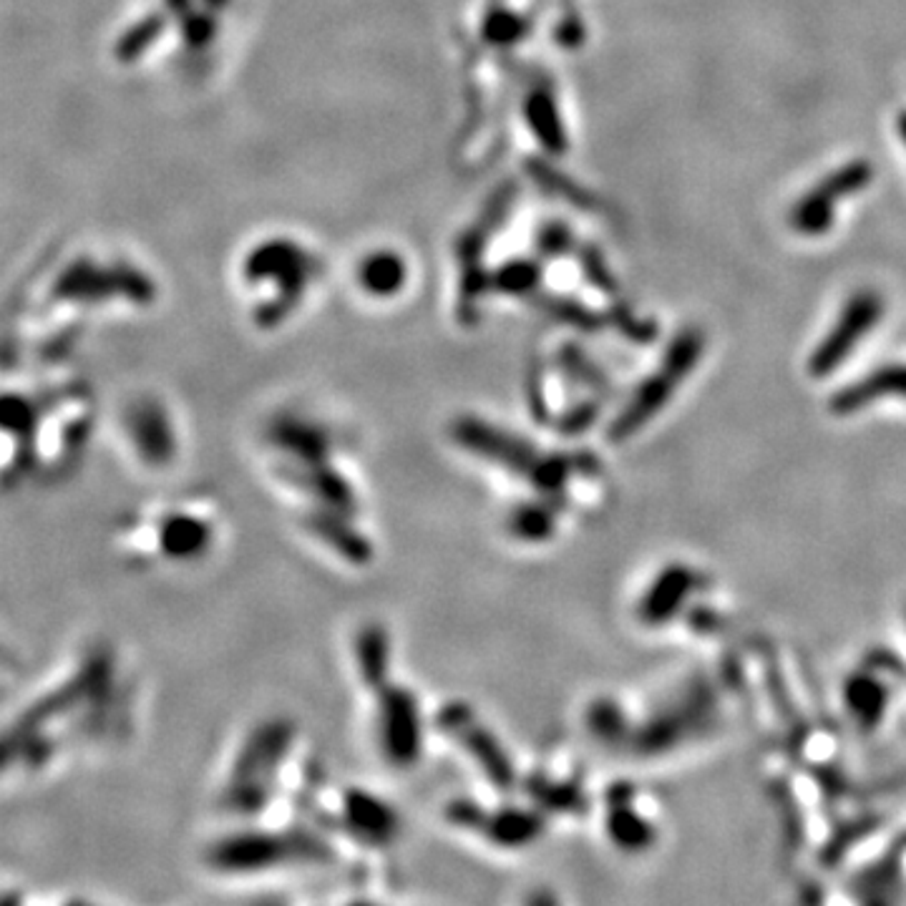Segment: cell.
<instances>
[{
	"label": "cell",
	"instance_id": "cell-18",
	"mask_svg": "<svg viewBox=\"0 0 906 906\" xmlns=\"http://www.w3.org/2000/svg\"><path fill=\"white\" fill-rule=\"evenodd\" d=\"M559 501L557 499H534L519 501V504L506 514V532L516 542L524 544H544L557 534L559 522Z\"/></svg>",
	"mask_w": 906,
	"mask_h": 906
},
{
	"label": "cell",
	"instance_id": "cell-30",
	"mask_svg": "<svg viewBox=\"0 0 906 906\" xmlns=\"http://www.w3.org/2000/svg\"><path fill=\"white\" fill-rule=\"evenodd\" d=\"M570 247H572V235L567 227L552 225L544 229L542 237H539V249H542L544 255H562Z\"/></svg>",
	"mask_w": 906,
	"mask_h": 906
},
{
	"label": "cell",
	"instance_id": "cell-8",
	"mask_svg": "<svg viewBox=\"0 0 906 906\" xmlns=\"http://www.w3.org/2000/svg\"><path fill=\"white\" fill-rule=\"evenodd\" d=\"M884 315V297L876 290H859L848 297L846 305L838 313L831 331L826 333L821 343L808 358V373L811 378H826L836 373L841 365L851 358L859 343L879 325Z\"/></svg>",
	"mask_w": 906,
	"mask_h": 906
},
{
	"label": "cell",
	"instance_id": "cell-20",
	"mask_svg": "<svg viewBox=\"0 0 906 906\" xmlns=\"http://www.w3.org/2000/svg\"><path fill=\"white\" fill-rule=\"evenodd\" d=\"M526 117L532 124V131L539 137V141L544 144L549 151H564L567 149V134L562 121H559L557 104L549 91H536L529 96L526 104Z\"/></svg>",
	"mask_w": 906,
	"mask_h": 906
},
{
	"label": "cell",
	"instance_id": "cell-11",
	"mask_svg": "<svg viewBox=\"0 0 906 906\" xmlns=\"http://www.w3.org/2000/svg\"><path fill=\"white\" fill-rule=\"evenodd\" d=\"M141 532L151 536L147 552L167 562H197L215 546L217 529L207 514L179 506L154 514L147 524H141Z\"/></svg>",
	"mask_w": 906,
	"mask_h": 906
},
{
	"label": "cell",
	"instance_id": "cell-34",
	"mask_svg": "<svg viewBox=\"0 0 906 906\" xmlns=\"http://www.w3.org/2000/svg\"><path fill=\"white\" fill-rule=\"evenodd\" d=\"M351 906H381V904H373V902H358V904H351Z\"/></svg>",
	"mask_w": 906,
	"mask_h": 906
},
{
	"label": "cell",
	"instance_id": "cell-15",
	"mask_svg": "<svg viewBox=\"0 0 906 906\" xmlns=\"http://www.w3.org/2000/svg\"><path fill=\"white\" fill-rule=\"evenodd\" d=\"M884 395L906 398V365H884V368H876L856 383L836 391L834 398L828 401V411L836 413V416H851V413L871 406Z\"/></svg>",
	"mask_w": 906,
	"mask_h": 906
},
{
	"label": "cell",
	"instance_id": "cell-13",
	"mask_svg": "<svg viewBox=\"0 0 906 906\" xmlns=\"http://www.w3.org/2000/svg\"><path fill=\"white\" fill-rule=\"evenodd\" d=\"M871 179L869 161H851L836 169L834 175L818 181L806 197L790 211V225L808 237H818L834 227V215L838 199L851 197L864 189Z\"/></svg>",
	"mask_w": 906,
	"mask_h": 906
},
{
	"label": "cell",
	"instance_id": "cell-19",
	"mask_svg": "<svg viewBox=\"0 0 906 906\" xmlns=\"http://www.w3.org/2000/svg\"><path fill=\"white\" fill-rule=\"evenodd\" d=\"M557 365L564 378L572 381V385H580V388L592 391L594 395H607V398L614 393L607 373L577 343H567L559 348Z\"/></svg>",
	"mask_w": 906,
	"mask_h": 906
},
{
	"label": "cell",
	"instance_id": "cell-21",
	"mask_svg": "<svg viewBox=\"0 0 906 906\" xmlns=\"http://www.w3.org/2000/svg\"><path fill=\"white\" fill-rule=\"evenodd\" d=\"M361 285L371 295H393L403 287V279H406V265L401 263L398 257L391 253H378L365 259L361 265Z\"/></svg>",
	"mask_w": 906,
	"mask_h": 906
},
{
	"label": "cell",
	"instance_id": "cell-31",
	"mask_svg": "<svg viewBox=\"0 0 906 906\" xmlns=\"http://www.w3.org/2000/svg\"><path fill=\"white\" fill-rule=\"evenodd\" d=\"M157 31H159L157 18H151L149 23H141V26L137 28V31H134V33L129 36V41L124 43V56H127V59H131L134 53H139L141 48L149 43V38L157 36Z\"/></svg>",
	"mask_w": 906,
	"mask_h": 906
},
{
	"label": "cell",
	"instance_id": "cell-6",
	"mask_svg": "<svg viewBox=\"0 0 906 906\" xmlns=\"http://www.w3.org/2000/svg\"><path fill=\"white\" fill-rule=\"evenodd\" d=\"M718 710V696L716 688L708 680L690 682L688 690L672 702L670 708L660 710L652 720L634 732L632 743L638 754H662L670 750L696 732L706 730L712 720H716Z\"/></svg>",
	"mask_w": 906,
	"mask_h": 906
},
{
	"label": "cell",
	"instance_id": "cell-25",
	"mask_svg": "<svg viewBox=\"0 0 906 906\" xmlns=\"http://www.w3.org/2000/svg\"><path fill=\"white\" fill-rule=\"evenodd\" d=\"M539 275H542V269H539L534 263L516 259V263H509L506 267H501L494 275V283L491 285L506 295H526L536 287Z\"/></svg>",
	"mask_w": 906,
	"mask_h": 906
},
{
	"label": "cell",
	"instance_id": "cell-10",
	"mask_svg": "<svg viewBox=\"0 0 906 906\" xmlns=\"http://www.w3.org/2000/svg\"><path fill=\"white\" fill-rule=\"evenodd\" d=\"M247 277L249 279H265L275 277L283 279L279 283V293L269 305L259 307L255 313V321L259 327H273L279 321H285L295 303L301 301L307 285V277H311V265H307L305 255H301V249H295L293 245H267L259 247L257 253L249 257L247 263Z\"/></svg>",
	"mask_w": 906,
	"mask_h": 906
},
{
	"label": "cell",
	"instance_id": "cell-29",
	"mask_svg": "<svg viewBox=\"0 0 906 906\" xmlns=\"http://www.w3.org/2000/svg\"><path fill=\"white\" fill-rule=\"evenodd\" d=\"M486 33H489V38H494L496 43H509L512 38L524 33V21H522V18L509 16V13L491 16V21L486 26Z\"/></svg>",
	"mask_w": 906,
	"mask_h": 906
},
{
	"label": "cell",
	"instance_id": "cell-2",
	"mask_svg": "<svg viewBox=\"0 0 906 906\" xmlns=\"http://www.w3.org/2000/svg\"><path fill=\"white\" fill-rule=\"evenodd\" d=\"M295 740V726L285 718H273L245 738L237 750L233 770L221 790V806L235 816H257L269 804L275 790L277 768L283 766Z\"/></svg>",
	"mask_w": 906,
	"mask_h": 906
},
{
	"label": "cell",
	"instance_id": "cell-1",
	"mask_svg": "<svg viewBox=\"0 0 906 906\" xmlns=\"http://www.w3.org/2000/svg\"><path fill=\"white\" fill-rule=\"evenodd\" d=\"M263 441L275 474L307 499V512L361 519V496L335 464V439L321 421L301 413H277L267 421Z\"/></svg>",
	"mask_w": 906,
	"mask_h": 906
},
{
	"label": "cell",
	"instance_id": "cell-27",
	"mask_svg": "<svg viewBox=\"0 0 906 906\" xmlns=\"http://www.w3.org/2000/svg\"><path fill=\"white\" fill-rule=\"evenodd\" d=\"M582 269L590 277V283L597 287V290L604 293V295H614L617 293V283L610 269L602 263V257L594 253V249H587L582 255Z\"/></svg>",
	"mask_w": 906,
	"mask_h": 906
},
{
	"label": "cell",
	"instance_id": "cell-9",
	"mask_svg": "<svg viewBox=\"0 0 906 906\" xmlns=\"http://www.w3.org/2000/svg\"><path fill=\"white\" fill-rule=\"evenodd\" d=\"M436 726L476 760L479 768L484 770L496 788L509 790L514 786V768L506 750L501 748L499 738L476 718V712L466 702H446L439 710Z\"/></svg>",
	"mask_w": 906,
	"mask_h": 906
},
{
	"label": "cell",
	"instance_id": "cell-5",
	"mask_svg": "<svg viewBox=\"0 0 906 906\" xmlns=\"http://www.w3.org/2000/svg\"><path fill=\"white\" fill-rule=\"evenodd\" d=\"M321 846L313 836L293 831H237L211 846L209 861L217 871L227 874H255L275 869V864H290L297 859H315Z\"/></svg>",
	"mask_w": 906,
	"mask_h": 906
},
{
	"label": "cell",
	"instance_id": "cell-24",
	"mask_svg": "<svg viewBox=\"0 0 906 906\" xmlns=\"http://www.w3.org/2000/svg\"><path fill=\"white\" fill-rule=\"evenodd\" d=\"M544 307L559 323L572 325L582 333H597L604 325V317L600 313L580 301H572V297H544Z\"/></svg>",
	"mask_w": 906,
	"mask_h": 906
},
{
	"label": "cell",
	"instance_id": "cell-33",
	"mask_svg": "<svg viewBox=\"0 0 906 906\" xmlns=\"http://www.w3.org/2000/svg\"><path fill=\"white\" fill-rule=\"evenodd\" d=\"M899 134H902V139H904V147H906V111L899 117Z\"/></svg>",
	"mask_w": 906,
	"mask_h": 906
},
{
	"label": "cell",
	"instance_id": "cell-22",
	"mask_svg": "<svg viewBox=\"0 0 906 906\" xmlns=\"http://www.w3.org/2000/svg\"><path fill=\"white\" fill-rule=\"evenodd\" d=\"M587 728L594 738H600L602 743H620L628 736V716L620 708V702L612 698H597L587 708Z\"/></svg>",
	"mask_w": 906,
	"mask_h": 906
},
{
	"label": "cell",
	"instance_id": "cell-4",
	"mask_svg": "<svg viewBox=\"0 0 906 906\" xmlns=\"http://www.w3.org/2000/svg\"><path fill=\"white\" fill-rule=\"evenodd\" d=\"M373 732L385 764L408 770L423 754V710L416 692L398 682H383L373 692Z\"/></svg>",
	"mask_w": 906,
	"mask_h": 906
},
{
	"label": "cell",
	"instance_id": "cell-32",
	"mask_svg": "<svg viewBox=\"0 0 906 906\" xmlns=\"http://www.w3.org/2000/svg\"><path fill=\"white\" fill-rule=\"evenodd\" d=\"M690 620H692V628H696L698 632H712V630H716V624H718L716 614H712V612H706V614H692Z\"/></svg>",
	"mask_w": 906,
	"mask_h": 906
},
{
	"label": "cell",
	"instance_id": "cell-7",
	"mask_svg": "<svg viewBox=\"0 0 906 906\" xmlns=\"http://www.w3.org/2000/svg\"><path fill=\"white\" fill-rule=\"evenodd\" d=\"M451 439L461 451H469L471 456L484 459L526 481L532 479L539 461L544 459V453H539L529 439L516 436V433L479 416H459L451 423Z\"/></svg>",
	"mask_w": 906,
	"mask_h": 906
},
{
	"label": "cell",
	"instance_id": "cell-23",
	"mask_svg": "<svg viewBox=\"0 0 906 906\" xmlns=\"http://www.w3.org/2000/svg\"><path fill=\"white\" fill-rule=\"evenodd\" d=\"M600 416H602V403H600V395H594V398L577 401L570 408H564L559 416H554L552 426L559 436L574 439V436H582V433L590 431L594 423L600 421Z\"/></svg>",
	"mask_w": 906,
	"mask_h": 906
},
{
	"label": "cell",
	"instance_id": "cell-16",
	"mask_svg": "<svg viewBox=\"0 0 906 906\" xmlns=\"http://www.w3.org/2000/svg\"><path fill=\"white\" fill-rule=\"evenodd\" d=\"M353 662L361 686L368 692L391 680L393 644L388 630H385L381 622H365L363 628L355 632Z\"/></svg>",
	"mask_w": 906,
	"mask_h": 906
},
{
	"label": "cell",
	"instance_id": "cell-14",
	"mask_svg": "<svg viewBox=\"0 0 906 906\" xmlns=\"http://www.w3.org/2000/svg\"><path fill=\"white\" fill-rule=\"evenodd\" d=\"M700 587V574L688 564L672 562L654 577L638 604V620L644 628H662L680 614L682 607Z\"/></svg>",
	"mask_w": 906,
	"mask_h": 906
},
{
	"label": "cell",
	"instance_id": "cell-17",
	"mask_svg": "<svg viewBox=\"0 0 906 906\" xmlns=\"http://www.w3.org/2000/svg\"><path fill=\"white\" fill-rule=\"evenodd\" d=\"M844 702L861 730H874L889 708V688L869 670L851 672L844 682Z\"/></svg>",
	"mask_w": 906,
	"mask_h": 906
},
{
	"label": "cell",
	"instance_id": "cell-3",
	"mask_svg": "<svg viewBox=\"0 0 906 906\" xmlns=\"http://www.w3.org/2000/svg\"><path fill=\"white\" fill-rule=\"evenodd\" d=\"M702 351H706V335H702L698 327H682V331L670 341L668 351H664L660 368L650 373L648 378L634 388L628 406L617 413L614 421L610 423V429H607L610 441L624 443L632 439L634 433H640L648 426V423L668 406L674 391L680 388V383L698 368Z\"/></svg>",
	"mask_w": 906,
	"mask_h": 906
},
{
	"label": "cell",
	"instance_id": "cell-26",
	"mask_svg": "<svg viewBox=\"0 0 906 906\" xmlns=\"http://www.w3.org/2000/svg\"><path fill=\"white\" fill-rule=\"evenodd\" d=\"M610 323L620 331L628 341L638 345H648L658 337V325L652 321H642V317L634 315L628 305L614 303L610 311Z\"/></svg>",
	"mask_w": 906,
	"mask_h": 906
},
{
	"label": "cell",
	"instance_id": "cell-28",
	"mask_svg": "<svg viewBox=\"0 0 906 906\" xmlns=\"http://www.w3.org/2000/svg\"><path fill=\"white\" fill-rule=\"evenodd\" d=\"M768 692H770V700H774V706L778 708L780 716H784L788 722L798 720V712L794 708V700H790L788 690L784 686V678H780V672L776 668V662H768Z\"/></svg>",
	"mask_w": 906,
	"mask_h": 906
},
{
	"label": "cell",
	"instance_id": "cell-12",
	"mask_svg": "<svg viewBox=\"0 0 906 906\" xmlns=\"http://www.w3.org/2000/svg\"><path fill=\"white\" fill-rule=\"evenodd\" d=\"M124 431L137 459L149 469H164L177 459V429L167 406L154 395H139L124 411Z\"/></svg>",
	"mask_w": 906,
	"mask_h": 906
}]
</instances>
